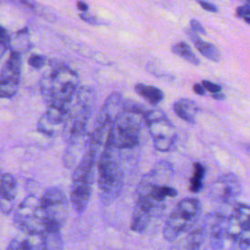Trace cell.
I'll list each match as a JSON object with an SVG mask.
<instances>
[{"label": "cell", "instance_id": "cell-29", "mask_svg": "<svg viewBox=\"0 0 250 250\" xmlns=\"http://www.w3.org/2000/svg\"><path fill=\"white\" fill-rule=\"evenodd\" d=\"M201 85H202V87L204 88V90L209 91V92L212 93V94L220 93V92H221V89H222L219 84H216V83L211 82V81H208V80H203V81L201 82Z\"/></svg>", "mask_w": 250, "mask_h": 250}, {"label": "cell", "instance_id": "cell-6", "mask_svg": "<svg viewBox=\"0 0 250 250\" xmlns=\"http://www.w3.org/2000/svg\"><path fill=\"white\" fill-rule=\"evenodd\" d=\"M96 104V92L92 87H79L70 105L62 135L68 140L87 134V124Z\"/></svg>", "mask_w": 250, "mask_h": 250}, {"label": "cell", "instance_id": "cell-24", "mask_svg": "<svg viewBox=\"0 0 250 250\" xmlns=\"http://www.w3.org/2000/svg\"><path fill=\"white\" fill-rule=\"evenodd\" d=\"M171 50L175 55L183 58L184 60H186L187 62H188L191 64L198 65L200 63L199 59L196 57V55L192 52L191 48L186 42L182 41V42H178V43L174 44L172 46Z\"/></svg>", "mask_w": 250, "mask_h": 250}, {"label": "cell", "instance_id": "cell-11", "mask_svg": "<svg viewBox=\"0 0 250 250\" xmlns=\"http://www.w3.org/2000/svg\"><path fill=\"white\" fill-rule=\"evenodd\" d=\"M21 75V54L11 51L0 70V98L14 97L20 87Z\"/></svg>", "mask_w": 250, "mask_h": 250}, {"label": "cell", "instance_id": "cell-10", "mask_svg": "<svg viewBox=\"0 0 250 250\" xmlns=\"http://www.w3.org/2000/svg\"><path fill=\"white\" fill-rule=\"evenodd\" d=\"M146 125L156 150L166 152L172 149L177 139V132L173 123L162 110L158 108L148 109Z\"/></svg>", "mask_w": 250, "mask_h": 250}, {"label": "cell", "instance_id": "cell-4", "mask_svg": "<svg viewBox=\"0 0 250 250\" xmlns=\"http://www.w3.org/2000/svg\"><path fill=\"white\" fill-rule=\"evenodd\" d=\"M98 148L90 140V134L85 151L73 168L70 185V203L76 213H82L88 206L95 179Z\"/></svg>", "mask_w": 250, "mask_h": 250}, {"label": "cell", "instance_id": "cell-28", "mask_svg": "<svg viewBox=\"0 0 250 250\" xmlns=\"http://www.w3.org/2000/svg\"><path fill=\"white\" fill-rule=\"evenodd\" d=\"M250 9H249V4H244L242 6H239L236 9V16L242 20H244L247 23L250 22Z\"/></svg>", "mask_w": 250, "mask_h": 250}, {"label": "cell", "instance_id": "cell-37", "mask_svg": "<svg viewBox=\"0 0 250 250\" xmlns=\"http://www.w3.org/2000/svg\"><path fill=\"white\" fill-rule=\"evenodd\" d=\"M2 175H3V173L0 171V180H1V177H2Z\"/></svg>", "mask_w": 250, "mask_h": 250}, {"label": "cell", "instance_id": "cell-17", "mask_svg": "<svg viewBox=\"0 0 250 250\" xmlns=\"http://www.w3.org/2000/svg\"><path fill=\"white\" fill-rule=\"evenodd\" d=\"M88 138L89 134L87 133L74 137L66 142L67 146L62 156V162L67 169H73L82 157L87 146Z\"/></svg>", "mask_w": 250, "mask_h": 250}, {"label": "cell", "instance_id": "cell-15", "mask_svg": "<svg viewBox=\"0 0 250 250\" xmlns=\"http://www.w3.org/2000/svg\"><path fill=\"white\" fill-rule=\"evenodd\" d=\"M226 227L227 217L225 215L221 213H214L207 216L204 229H208L210 246L214 250H221L224 248L225 241L228 239Z\"/></svg>", "mask_w": 250, "mask_h": 250}, {"label": "cell", "instance_id": "cell-22", "mask_svg": "<svg viewBox=\"0 0 250 250\" xmlns=\"http://www.w3.org/2000/svg\"><path fill=\"white\" fill-rule=\"evenodd\" d=\"M135 92L152 105L158 104L164 98V94L159 88L143 83H138L135 85Z\"/></svg>", "mask_w": 250, "mask_h": 250}, {"label": "cell", "instance_id": "cell-31", "mask_svg": "<svg viewBox=\"0 0 250 250\" xmlns=\"http://www.w3.org/2000/svg\"><path fill=\"white\" fill-rule=\"evenodd\" d=\"M190 24V30L194 33H200V34H206V30L203 27V25L195 19H191L189 21Z\"/></svg>", "mask_w": 250, "mask_h": 250}, {"label": "cell", "instance_id": "cell-34", "mask_svg": "<svg viewBox=\"0 0 250 250\" xmlns=\"http://www.w3.org/2000/svg\"><path fill=\"white\" fill-rule=\"evenodd\" d=\"M76 7L77 9L82 12V13H85V12H88V4L83 2V1H77L76 3Z\"/></svg>", "mask_w": 250, "mask_h": 250}, {"label": "cell", "instance_id": "cell-3", "mask_svg": "<svg viewBox=\"0 0 250 250\" xmlns=\"http://www.w3.org/2000/svg\"><path fill=\"white\" fill-rule=\"evenodd\" d=\"M113 127L109 130L97 159L99 197L104 205L112 203L121 193L124 185V172L115 156Z\"/></svg>", "mask_w": 250, "mask_h": 250}, {"label": "cell", "instance_id": "cell-27", "mask_svg": "<svg viewBox=\"0 0 250 250\" xmlns=\"http://www.w3.org/2000/svg\"><path fill=\"white\" fill-rule=\"evenodd\" d=\"M229 250H250V239L239 238L231 240Z\"/></svg>", "mask_w": 250, "mask_h": 250}, {"label": "cell", "instance_id": "cell-26", "mask_svg": "<svg viewBox=\"0 0 250 250\" xmlns=\"http://www.w3.org/2000/svg\"><path fill=\"white\" fill-rule=\"evenodd\" d=\"M80 19L82 21H84L85 22L89 23V24H92V25H102V24H107V22L104 21L102 19H99L98 17L96 16H93L91 14H89L88 12H85V13H81L79 15Z\"/></svg>", "mask_w": 250, "mask_h": 250}, {"label": "cell", "instance_id": "cell-16", "mask_svg": "<svg viewBox=\"0 0 250 250\" xmlns=\"http://www.w3.org/2000/svg\"><path fill=\"white\" fill-rule=\"evenodd\" d=\"M18 193V182L16 178L3 173L0 180V210L4 214H9L14 208V202Z\"/></svg>", "mask_w": 250, "mask_h": 250}, {"label": "cell", "instance_id": "cell-20", "mask_svg": "<svg viewBox=\"0 0 250 250\" xmlns=\"http://www.w3.org/2000/svg\"><path fill=\"white\" fill-rule=\"evenodd\" d=\"M175 113L188 123H193L198 112V106L195 102L188 99H180L173 104Z\"/></svg>", "mask_w": 250, "mask_h": 250}, {"label": "cell", "instance_id": "cell-18", "mask_svg": "<svg viewBox=\"0 0 250 250\" xmlns=\"http://www.w3.org/2000/svg\"><path fill=\"white\" fill-rule=\"evenodd\" d=\"M205 235L206 233L202 228L191 229L180 239L175 240L169 250H199Z\"/></svg>", "mask_w": 250, "mask_h": 250}, {"label": "cell", "instance_id": "cell-32", "mask_svg": "<svg viewBox=\"0 0 250 250\" xmlns=\"http://www.w3.org/2000/svg\"><path fill=\"white\" fill-rule=\"evenodd\" d=\"M196 1L199 3L201 8L204 9L205 11H207V12L216 13L218 11V8L214 4H212V3L208 2V1H205V0H196Z\"/></svg>", "mask_w": 250, "mask_h": 250}, {"label": "cell", "instance_id": "cell-21", "mask_svg": "<svg viewBox=\"0 0 250 250\" xmlns=\"http://www.w3.org/2000/svg\"><path fill=\"white\" fill-rule=\"evenodd\" d=\"M7 1H9L10 3H12L13 5L17 6L21 10L28 11L29 13L45 18L48 21H53L55 19V16L51 12H49L47 8L41 6L35 0H7Z\"/></svg>", "mask_w": 250, "mask_h": 250}, {"label": "cell", "instance_id": "cell-33", "mask_svg": "<svg viewBox=\"0 0 250 250\" xmlns=\"http://www.w3.org/2000/svg\"><path fill=\"white\" fill-rule=\"evenodd\" d=\"M193 91H194L195 94H197V95H199V96L205 95V90H204V88L202 87L201 84L195 83V84L193 85Z\"/></svg>", "mask_w": 250, "mask_h": 250}, {"label": "cell", "instance_id": "cell-35", "mask_svg": "<svg viewBox=\"0 0 250 250\" xmlns=\"http://www.w3.org/2000/svg\"><path fill=\"white\" fill-rule=\"evenodd\" d=\"M212 97L216 100H224L225 99V95L221 94V93H216V94H212Z\"/></svg>", "mask_w": 250, "mask_h": 250}, {"label": "cell", "instance_id": "cell-8", "mask_svg": "<svg viewBox=\"0 0 250 250\" xmlns=\"http://www.w3.org/2000/svg\"><path fill=\"white\" fill-rule=\"evenodd\" d=\"M40 200L46 217L44 232L60 231L68 217L69 202L66 195L61 188L52 187L44 191Z\"/></svg>", "mask_w": 250, "mask_h": 250}, {"label": "cell", "instance_id": "cell-7", "mask_svg": "<svg viewBox=\"0 0 250 250\" xmlns=\"http://www.w3.org/2000/svg\"><path fill=\"white\" fill-rule=\"evenodd\" d=\"M201 212L200 201L195 197H186L181 199L169 214L164 228L163 237L174 242L181 235L190 230L197 221Z\"/></svg>", "mask_w": 250, "mask_h": 250}, {"label": "cell", "instance_id": "cell-2", "mask_svg": "<svg viewBox=\"0 0 250 250\" xmlns=\"http://www.w3.org/2000/svg\"><path fill=\"white\" fill-rule=\"evenodd\" d=\"M78 88V74L59 62H51L40 79V92L47 105L69 106Z\"/></svg>", "mask_w": 250, "mask_h": 250}, {"label": "cell", "instance_id": "cell-9", "mask_svg": "<svg viewBox=\"0 0 250 250\" xmlns=\"http://www.w3.org/2000/svg\"><path fill=\"white\" fill-rule=\"evenodd\" d=\"M14 221L16 227L22 233H43L46 217L40 197L29 194L23 198L16 210Z\"/></svg>", "mask_w": 250, "mask_h": 250}, {"label": "cell", "instance_id": "cell-1", "mask_svg": "<svg viewBox=\"0 0 250 250\" xmlns=\"http://www.w3.org/2000/svg\"><path fill=\"white\" fill-rule=\"evenodd\" d=\"M173 172V165L161 160L142 177L137 187L136 204L150 212L152 217L165 209L168 198L178 194L177 189L170 186Z\"/></svg>", "mask_w": 250, "mask_h": 250}, {"label": "cell", "instance_id": "cell-25", "mask_svg": "<svg viewBox=\"0 0 250 250\" xmlns=\"http://www.w3.org/2000/svg\"><path fill=\"white\" fill-rule=\"evenodd\" d=\"M47 63L46 57L38 54H33L28 58V64L35 69L43 68Z\"/></svg>", "mask_w": 250, "mask_h": 250}, {"label": "cell", "instance_id": "cell-12", "mask_svg": "<svg viewBox=\"0 0 250 250\" xmlns=\"http://www.w3.org/2000/svg\"><path fill=\"white\" fill-rule=\"evenodd\" d=\"M241 188L239 178L233 173H227L218 177L212 183L208 195L213 201L229 204L237 198Z\"/></svg>", "mask_w": 250, "mask_h": 250}, {"label": "cell", "instance_id": "cell-13", "mask_svg": "<svg viewBox=\"0 0 250 250\" xmlns=\"http://www.w3.org/2000/svg\"><path fill=\"white\" fill-rule=\"evenodd\" d=\"M70 105H47L45 113L37 122V130L49 137L62 135Z\"/></svg>", "mask_w": 250, "mask_h": 250}, {"label": "cell", "instance_id": "cell-14", "mask_svg": "<svg viewBox=\"0 0 250 250\" xmlns=\"http://www.w3.org/2000/svg\"><path fill=\"white\" fill-rule=\"evenodd\" d=\"M250 208L246 203H238L227 217L226 233L230 240L250 239Z\"/></svg>", "mask_w": 250, "mask_h": 250}, {"label": "cell", "instance_id": "cell-5", "mask_svg": "<svg viewBox=\"0 0 250 250\" xmlns=\"http://www.w3.org/2000/svg\"><path fill=\"white\" fill-rule=\"evenodd\" d=\"M147 111L142 104L132 100L123 101L122 111L113 124V146L116 149H130L140 144Z\"/></svg>", "mask_w": 250, "mask_h": 250}, {"label": "cell", "instance_id": "cell-19", "mask_svg": "<svg viewBox=\"0 0 250 250\" xmlns=\"http://www.w3.org/2000/svg\"><path fill=\"white\" fill-rule=\"evenodd\" d=\"M186 33L195 46V48L199 51V53L204 56L206 59L212 61V62H219L222 58L221 53L219 49L212 43L206 42L203 39H201L196 33L192 32L190 29L186 30Z\"/></svg>", "mask_w": 250, "mask_h": 250}, {"label": "cell", "instance_id": "cell-23", "mask_svg": "<svg viewBox=\"0 0 250 250\" xmlns=\"http://www.w3.org/2000/svg\"><path fill=\"white\" fill-rule=\"evenodd\" d=\"M204 177H205L204 166L199 162H195L193 164L192 175L189 179V184H188V188L192 193H198L202 189Z\"/></svg>", "mask_w": 250, "mask_h": 250}, {"label": "cell", "instance_id": "cell-36", "mask_svg": "<svg viewBox=\"0 0 250 250\" xmlns=\"http://www.w3.org/2000/svg\"><path fill=\"white\" fill-rule=\"evenodd\" d=\"M9 48H7V47H5V46H3V45H0V60L2 59V57L4 56V54H5V52L8 50Z\"/></svg>", "mask_w": 250, "mask_h": 250}, {"label": "cell", "instance_id": "cell-30", "mask_svg": "<svg viewBox=\"0 0 250 250\" xmlns=\"http://www.w3.org/2000/svg\"><path fill=\"white\" fill-rule=\"evenodd\" d=\"M11 44V36L8 31L0 24V45H3L10 49Z\"/></svg>", "mask_w": 250, "mask_h": 250}]
</instances>
